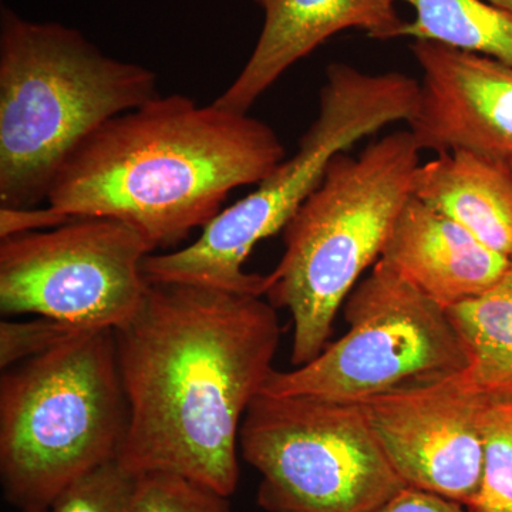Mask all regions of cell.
<instances>
[{"instance_id": "obj_16", "label": "cell", "mask_w": 512, "mask_h": 512, "mask_svg": "<svg viewBox=\"0 0 512 512\" xmlns=\"http://www.w3.org/2000/svg\"><path fill=\"white\" fill-rule=\"evenodd\" d=\"M414 10L403 36L494 57L512 66V13L488 0H397Z\"/></svg>"}, {"instance_id": "obj_1", "label": "cell", "mask_w": 512, "mask_h": 512, "mask_svg": "<svg viewBox=\"0 0 512 512\" xmlns=\"http://www.w3.org/2000/svg\"><path fill=\"white\" fill-rule=\"evenodd\" d=\"M281 335L264 296L150 284L136 315L114 330L128 412L121 466L231 497L242 421L275 370Z\"/></svg>"}, {"instance_id": "obj_17", "label": "cell", "mask_w": 512, "mask_h": 512, "mask_svg": "<svg viewBox=\"0 0 512 512\" xmlns=\"http://www.w3.org/2000/svg\"><path fill=\"white\" fill-rule=\"evenodd\" d=\"M483 474L470 512H512V396H491L484 413Z\"/></svg>"}, {"instance_id": "obj_5", "label": "cell", "mask_w": 512, "mask_h": 512, "mask_svg": "<svg viewBox=\"0 0 512 512\" xmlns=\"http://www.w3.org/2000/svg\"><path fill=\"white\" fill-rule=\"evenodd\" d=\"M127 400L114 329H89L0 379V476L10 504L47 512L63 488L117 458Z\"/></svg>"}, {"instance_id": "obj_10", "label": "cell", "mask_w": 512, "mask_h": 512, "mask_svg": "<svg viewBox=\"0 0 512 512\" xmlns=\"http://www.w3.org/2000/svg\"><path fill=\"white\" fill-rule=\"evenodd\" d=\"M490 399L461 373L410 384L360 406L407 487L467 507L483 474V423Z\"/></svg>"}, {"instance_id": "obj_18", "label": "cell", "mask_w": 512, "mask_h": 512, "mask_svg": "<svg viewBox=\"0 0 512 512\" xmlns=\"http://www.w3.org/2000/svg\"><path fill=\"white\" fill-rule=\"evenodd\" d=\"M136 484L137 477L113 458L63 488L47 512H130Z\"/></svg>"}, {"instance_id": "obj_20", "label": "cell", "mask_w": 512, "mask_h": 512, "mask_svg": "<svg viewBox=\"0 0 512 512\" xmlns=\"http://www.w3.org/2000/svg\"><path fill=\"white\" fill-rule=\"evenodd\" d=\"M80 326L62 320L37 316L30 320H2L0 323V367L18 365L23 360L42 355L60 343L83 332Z\"/></svg>"}, {"instance_id": "obj_4", "label": "cell", "mask_w": 512, "mask_h": 512, "mask_svg": "<svg viewBox=\"0 0 512 512\" xmlns=\"http://www.w3.org/2000/svg\"><path fill=\"white\" fill-rule=\"evenodd\" d=\"M420 153L410 130H397L359 156L338 154L286 224L285 252L266 275L265 296L291 315L293 366L306 365L325 349L336 313L382 256L412 197Z\"/></svg>"}, {"instance_id": "obj_19", "label": "cell", "mask_w": 512, "mask_h": 512, "mask_svg": "<svg viewBox=\"0 0 512 512\" xmlns=\"http://www.w3.org/2000/svg\"><path fill=\"white\" fill-rule=\"evenodd\" d=\"M229 497L173 474L137 477L130 512H232Z\"/></svg>"}, {"instance_id": "obj_25", "label": "cell", "mask_w": 512, "mask_h": 512, "mask_svg": "<svg viewBox=\"0 0 512 512\" xmlns=\"http://www.w3.org/2000/svg\"><path fill=\"white\" fill-rule=\"evenodd\" d=\"M511 167H512V165H511Z\"/></svg>"}, {"instance_id": "obj_12", "label": "cell", "mask_w": 512, "mask_h": 512, "mask_svg": "<svg viewBox=\"0 0 512 512\" xmlns=\"http://www.w3.org/2000/svg\"><path fill=\"white\" fill-rule=\"evenodd\" d=\"M397 0H265L264 25L237 79L214 101L248 113L289 69L343 30L376 40L403 37L407 22Z\"/></svg>"}, {"instance_id": "obj_8", "label": "cell", "mask_w": 512, "mask_h": 512, "mask_svg": "<svg viewBox=\"0 0 512 512\" xmlns=\"http://www.w3.org/2000/svg\"><path fill=\"white\" fill-rule=\"evenodd\" d=\"M343 311L348 333L306 365L274 370L262 393L360 404L470 367L466 343L447 309L382 259L353 289Z\"/></svg>"}, {"instance_id": "obj_13", "label": "cell", "mask_w": 512, "mask_h": 512, "mask_svg": "<svg viewBox=\"0 0 512 512\" xmlns=\"http://www.w3.org/2000/svg\"><path fill=\"white\" fill-rule=\"evenodd\" d=\"M380 259L447 311L483 295L510 264V258L413 195L394 222Z\"/></svg>"}, {"instance_id": "obj_14", "label": "cell", "mask_w": 512, "mask_h": 512, "mask_svg": "<svg viewBox=\"0 0 512 512\" xmlns=\"http://www.w3.org/2000/svg\"><path fill=\"white\" fill-rule=\"evenodd\" d=\"M412 195L512 258L511 164L468 151L437 154L417 168Z\"/></svg>"}, {"instance_id": "obj_3", "label": "cell", "mask_w": 512, "mask_h": 512, "mask_svg": "<svg viewBox=\"0 0 512 512\" xmlns=\"http://www.w3.org/2000/svg\"><path fill=\"white\" fill-rule=\"evenodd\" d=\"M160 96L157 74L80 30L0 16V207L47 201L60 168L107 121Z\"/></svg>"}, {"instance_id": "obj_7", "label": "cell", "mask_w": 512, "mask_h": 512, "mask_svg": "<svg viewBox=\"0 0 512 512\" xmlns=\"http://www.w3.org/2000/svg\"><path fill=\"white\" fill-rule=\"evenodd\" d=\"M239 450L266 512H375L407 487L360 404L258 394Z\"/></svg>"}, {"instance_id": "obj_21", "label": "cell", "mask_w": 512, "mask_h": 512, "mask_svg": "<svg viewBox=\"0 0 512 512\" xmlns=\"http://www.w3.org/2000/svg\"><path fill=\"white\" fill-rule=\"evenodd\" d=\"M73 220L62 212L53 210L50 205L30 208L0 207V239L28 234V232L46 231L60 227Z\"/></svg>"}, {"instance_id": "obj_24", "label": "cell", "mask_w": 512, "mask_h": 512, "mask_svg": "<svg viewBox=\"0 0 512 512\" xmlns=\"http://www.w3.org/2000/svg\"><path fill=\"white\" fill-rule=\"evenodd\" d=\"M252 2H255L256 5L262 6L265 3V0H252Z\"/></svg>"}, {"instance_id": "obj_9", "label": "cell", "mask_w": 512, "mask_h": 512, "mask_svg": "<svg viewBox=\"0 0 512 512\" xmlns=\"http://www.w3.org/2000/svg\"><path fill=\"white\" fill-rule=\"evenodd\" d=\"M154 251L137 229L111 218H73L0 239V311L116 330L146 299L143 265Z\"/></svg>"}, {"instance_id": "obj_6", "label": "cell", "mask_w": 512, "mask_h": 512, "mask_svg": "<svg viewBox=\"0 0 512 512\" xmlns=\"http://www.w3.org/2000/svg\"><path fill=\"white\" fill-rule=\"evenodd\" d=\"M319 94V113L291 158L247 197L224 208L183 249L148 255L143 271L150 284H187L265 296L266 275L244 264L256 245L286 227L316 190L330 161L396 121H409L419 82L399 72L366 73L332 63Z\"/></svg>"}, {"instance_id": "obj_2", "label": "cell", "mask_w": 512, "mask_h": 512, "mask_svg": "<svg viewBox=\"0 0 512 512\" xmlns=\"http://www.w3.org/2000/svg\"><path fill=\"white\" fill-rule=\"evenodd\" d=\"M285 158L264 121L160 94L87 137L46 202L70 218L124 222L154 249L170 248L210 224L232 191L261 183Z\"/></svg>"}, {"instance_id": "obj_23", "label": "cell", "mask_w": 512, "mask_h": 512, "mask_svg": "<svg viewBox=\"0 0 512 512\" xmlns=\"http://www.w3.org/2000/svg\"><path fill=\"white\" fill-rule=\"evenodd\" d=\"M488 2L493 3V5L498 6V8L508 10V12L512 13V0H488Z\"/></svg>"}, {"instance_id": "obj_15", "label": "cell", "mask_w": 512, "mask_h": 512, "mask_svg": "<svg viewBox=\"0 0 512 512\" xmlns=\"http://www.w3.org/2000/svg\"><path fill=\"white\" fill-rule=\"evenodd\" d=\"M448 315L470 355L467 382L490 396H512V258L487 292Z\"/></svg>"}, {"instance_id": "obj_22", "label": "cell", "mask_w": 512, "mask_h": 512, "mask_svg": "<svg viewBox=\"0 0 512 512\" xmlns=\"http://www.w3.org/2000/svg\"><path fill=\"white\" fill-rule=\"evenodd\" d=\"M375 512H470L466 505L441 495L404 487Z\"/></svg>"}, {"instance_id": "obj_11", "label": "cell", "mask_w": 512, "mask_h": 512, "mask_svg": "<svg viewBox=\"0 0 512 512\" xmlns=\"http://www.w3.org/2000/svg\"><path fill=\"white\" fill-rule=\"evenodd\" d=\"M421 69L409 130L420 150L468 151L512 165V66L431 42L410 46Z\"/></svg>"}]
</instances>
